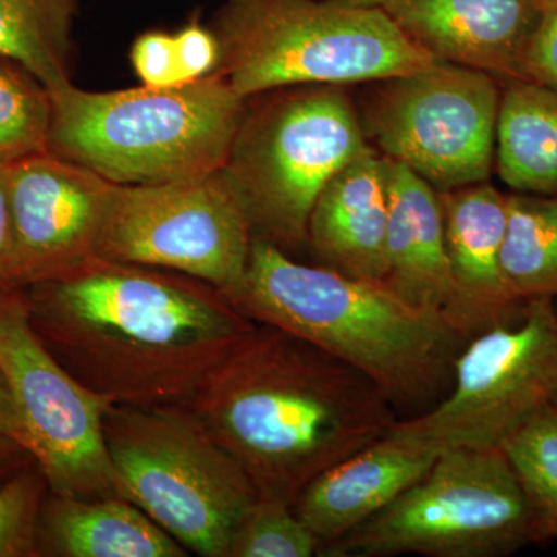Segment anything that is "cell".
I'll list each match as a JSON object with an SVG mask.
<instances>
[{
    "instance_id": "34",
    "label": "cell",
    "mask_w": 557,
    "mask_h": 557,
    "mask_svg": "<svg viewBox=\"0 0 557 557\" xmlns=\"http://www.w3.org/2000/svg\"><path fill=\"white\" fill-rule=\"evenodd\" d=\"M553 406L557 409V398L555 399V403H553Z\"/></svg>"
},
{
    "instance_id": "2",
    "label": "cell",
    "mask_w": 557,
    "mask_h": 557,
    "mask_svg": "<svg viewBox=\"0 0 557 557\" xmlns=\"http://www.w3.org/2000/svg\"><path fill=\"white\" fill-rule=\"evenodd\" d=\"M188 408L236 458L259 497L292 507L322 472L383 438L398 421L394 403L357 369L256 322Z\"/></svg>"
},
{
    "instance_id": "32",
    "label": "cell",
    "mask_w": 557,
    "mask_h": 557,
    "mask_svg": "<svg viewBox=\"0 0 557 557\" xmlns=\"http://www.w3.org/2000/svg\"><path fill=\"white\" fill-rule=\"evenodd\" d=\"M28 454L27 450L22 448L20 443L13 442L10 438L0 437V472L5 469H13L10 465H13V460L16 457L25 456ZM30 456V454H28Z\"/></svg>"
},
{
    "instance_id": "8",
    "label": "cell",
    "mask_w": 557,
    "mask_h": 557,
    "mask_svg": "<svg viewBox=\"0 0 557 557\" xmlns=\"http://www.w3.org/2000/svg\"><path fill=\"white\" fill-rule=\"evenodd\" d=\"M530 544H536L530 508L504 449H450L318 556L500 557Z\"/></svg>"
},
{
    "instance_id": "16",
    "label": "cell",
    "mask_w": 557,
    "mask_h": 557,
    "mask_svg": "<svg viewBox=\"0 0 557 557\" xmlns=\"http://www.w3.org/2000/svg\"><path fill=\"white\" fill-rule=\"evenodd\" d=\"M437 457L435 450L391 429L368 448L322 472L293 508L324 547L383 511L423 478Z\"/></svg>"
},
{
    "instance_id": "33",
    "label": "cell",
    "mask_w": 557,
    "mask_h": 557,
    "mask_svg": "<svg viewBox=\"0 0 557 557\" xmlns=\"http://www.w3.org/2000/svg\"><path fill=\"white\" fill-rule=\"evenodd\" d=\"M341 2L351 3V5L380 7L383 0H341Z\"/></svg>"
},
{
    "instance_id": "35",
    "label": "cell",
    "mask_w": 557,
    "mask_h": 557,
    "mask_svg": "<svg viewBox=\"0 0 557 557\" xmlns=\"http://www.w3.org/2000/svg\"><path fill=\"white\" fill-rule=\"evenodd\" d=\"M555 307H556V310H557V298L555 299Z\"/></svg>"
},
{
    "instance_id": "19",
    "label": "cell",
    "mask_w": 557,
    "mask_h": 557,
    "mask_svg": "<svg viewBox=\"0 0 557 557\" xmlns=\"http://www.w3.org/2000/svg\"><path fill=\"white\" fill-rule=\"evenodd\" d=\"M188 549L123 497L47 494L40 509L38 556L185 557Z\"/></svg>"
},
{
    "instance_id": "12",
    "label": "cell",
    "mask_w": 557,
    "mask_h": 557,
    "mask_svg": "<svg viewBox=\"0 0 557 557\" xmlns=\"http://www.w3.org/2000/svg\"><path fill=\"white\" fill-rule=\"evenodd\" d=\"M251 225L222 172L203 177L116 185L98 258L177 271L222 292L247 270Z\"/></svg>"
},
{
    "instance_id": "15",
    "label": "cell",
    "mask_w": 557,
    "mask_h": 557,
    "mask_svg": "<svg viewBox=\"0 0 557 557\" xmlns=\"http://www.w3.org/2000/svg\"><path fill=\"white\" fill-rule=\"evenodd\" d=\"M446 256L456 298L449 324L465 339L518 321L523 306L509 295L500 270L507 194L487 182L438 193Z\"/></svg>"
},
{
    "instance_id": "6",
    "label": "cell",
    "mask_w": 557,
    "mask_h": 557,
    "mask_svg": "<svg viewBox=\"0 0 557 557\" xmlns=\"http://www.w3.org/2000/svg\"><path fill=\"white\" fill-rule=\"evenodd\" d=\"M368 146L346 87H284L247 100L220 172L255 237L295 251L319 194Z\"/></svg>"
},
{
    "instance_id": "27",
    "label": "cell",
    "mask_w": 557,
    "mask_h": 557,
    "mask_svg": "<svg viewBox=\"0 0 557 557\" xmlns=\"http://www.w3.org/2000/svg\"><path fill=\"white\" fill-rule=\"evenodd\" d=\"M131 61L141 86L171 87L185 84L180 70L175 35L146 32L135 39Z\"/></svg>"
},
{
    "instance_id": "21",
    "label": "cell",
    "mask_w": 557,
    "mask_h": 557,
    "mask_svg": "<svg viewBox=\"0 0 557 557\" xmlns=\"http://www.w3.org/2000/svg\"><path fill=\"white\" fill-rule=\"evenodd\" d=\"M500 270L519 304L557 298V197L507 194Z\"/></svg>"
},
{
    "instance_id": "28",
    "label": "cell",
    "mask_w": 557,
    "mask_h": 557,
    "mask_svg": "<svg viewBox=\"0 0 557 557\" xmlns=\"http://www.w3.org/2000/svg\"><path fill=\"white\" fill-rule=\"evenodd\" d=\"M520 79L557 94V0H544L541 20L523 54Z\"/></svg>"
},
{
    "instance_id": "25",
    "label": "cell",
    "mask_w": 557,
    "mask_h": 557,
    "mask_svg": "<svg viewBox=\"0 0 557 557\" xmlns=\"http://www.w3.org/2000/svg\"><path fill=\"white\" fill-rule=\"evenodd\" d=\"M321 547L292 505L259 497L234 530L228 557H311Z\"/></svg>"
},
{
    "instance_id": "31",
    "label": "cell",
    "mask_w": 557,
    "mask_h": 557,
    "mask_svg": "<svg viewBox=\"0 0 557 557\" xmlns=\"http://www.w3.org/2000/svg\"><path fill=\"white\" fill-rule=\"evenodd\" d=\"M0 437L13 440L21 445V429L14 412L9 384L0 372Z\"/></svg>"
},
{
    "instance_id": "22",
    "label": "cell",
    "mask_w": 557,
    "mask_h": 557,
    "mask_svg": "<svg viewBox=\"0 0 557 557\" xmlns=\"http://www.w3.org/2000/svg\"><path fill=\"white\" fill-rule=\"evenodd\" d=\"M76 0H0V57L57 91L72 84Z\"/></svg>"
},
{
    "instance_id": "14",
    "label": "cell",
    "mask_w": 557,
    "mask_h": 557,
    "mask_svg": "<svg viewBox=\"0 0 557 557\" xmlns=\"http://www.w3.org/2000/svg\"><path fill=\"white\" fill-rule=\"evenodd\" d=\"M544 0H383L395 24L435 61L520 79Z\"/></svg>"
},
{
    "instance_id": "3",
    "label": "cell",
    "mask_w": 557,
    "mask_h": 557,
    "mask_svg": "<svg viewBox=\"0 0 557 557\" xmlns=\"http://www.w3.org/2000/svg\"><path fill=\"white\" fill-rule=\"evenodd\" d=\"M249 321L309 341L372 380L395 408L438 403L468 343L437 311L379 282L311 267L255 237L247 270L223 292Z\"/></svg>"
},
{
    "instance_id": "26",
    "label": "cell",
    "mask_w": 557,
    "mask_h": 557,
    "mask_svg": "<svg viewBox=\"0 0 557 557\" xmlns=\"http://www.w3.org/2000/svg\"><path fill=\"white\" fill-rule=\"evenodd\" d=\"M47 494L49 485L36 463L0 485V557L38 556L40 509Z\"/></svg>"
},
{
    "instance_id": "13",
    "label": "cell",
    "mask_w": 557,
    "mask_h": 557,
    "mask_svg": "<svg viewBox=\"0 0 557 557\" xmlns=\"http://www.w3.org/2000/svg\"><path fill=\"white\" fill-rule=\"evenodd\" d=\"M115 186L49 150L10 163L5 289L42 284L97 259Z\"/></svg>"
},
{
    "instance_id": "11",
    "label": "cell",
    "mask_w": 557,
    "mask_h": 557,
    "mask_svg": "<svg viewBox=\"0 0 557 557\" xmlns=\"http://www.w3.org/2000/svg\"><path fill=\"white\" fill-rule=\"evenodd\" d=\"M0 372L13 399L21 446L50 493L86 500L119 496L102 429L109 401L53 357L33 329L21 289H0Z\"/></svg>"
},
{
    "instance_id": "29",
    "label": "cell",
    "mask_w": 557,
    "mask_h": 557,
    "mask_svg": "<svg viewBox=\"0 0 557 557\" xmlns=\"http://www.w3.org/2000/svg\"><path fill=\"white\" fill-rule=\"evenodd\" d=\"M175 46L183 81L190 83L205 78L218 70L220 44L218 36L194 20L175 33Z\"/></svg>"
},
{
    "instance_id": "10",
    "label": "cell",
    "mask_w": 557,
    "mask_h": 557,
    "mask_svg": "<svg viewBox=\"0 0 557 557\" xmlns=\"http://www.w3.org/2000/svg\"><path fill=\"white\" fill-rule=\"evenodd\" d=\"M556 398L555 299H534L518 321L469 339L454 361L448 394L392 431L438 454L502 448Z\"/></svg>"
},
{
    "instance_id": "7",
    "label": "cell",
    "mask_w": 557,
    "mask_h": 557,
    "mask_svg": "<svg viewBox=\"0 0 557 557\" xmlns=\"http://www.w3.org/2000/svg\"><path fill=\"white\" fill-rule=\"evenodd\" d=\"M102 429L116 494L194 555L228 557L259 493L193 410L109 403Z\"/></svg>"
},
{
    "instance_id": "24",
    "label": "cell",
    "mask_w": 557,
    "mask_h": 557,
    "mask_svg": "<svg viewBox=\"0 0 557 557\" xmlns=\"http://www.w3.org/2000/svg\"><path fill=\"white\" fill-rule=\"evenodd\" d=\"M51 95L32 73L0 57V163L46 152Z\"/></svg>"
},
{
    "instance_id": "5",
    "label": "cell",
    "mask_w": 557,
    "mask_h": 557,
    "mask_svg": "<svg viewBox=\"0 0 557 557\" xmlns=\"http://www.w3.org/2000/svg\"><path fill=\"white\" fill-rule=\"evenodd\" d=\"M215 72L244 100L295 86L370 84L434 62L380 7L341 0H225Z\"/></svg>"
},
{
    "instance_id": "4",
    "label": "cell",
    "mask_w": 557,
    "mask_h": 557,
    "mask_svg": "<svg viewBox=\"0 0 557 557\" xmlns=\"http://www.w3.org/2000/svg\"><path fill=\"white\" fill-rule=\"evenodd\" d=\"M51 95L47 150L115 185H159L222 170L247 100L218 72L171 87Z\"/></svg>"
},
{
    "instance_id": "1",
    "label": "cell",
    "mask_w": 557,
    "mask_h": 557,
    "mask_svg": "<svg viewBox=\"0 0 557 557\" xmlns=\"http://www.w3.org/2000/svg\"><path fill=\"white\" fill-rule=\"evenodd\" d=\"M21 292L53 357L116 405L188 406L255 325L208 282L100 258Z\"/></svg>"
},
{
    "instance_id": "23",
    "label": "cell",
    "mask_w": 557,
    "mask_h": 557,
    "mask_svg": "<svg viewBox=\"0 0 557 557\" xmlns=\"http://www.w3.org/2000/svg\"><path fill=\"white\" fill-rule=\"evenodd\" d=\"M533 520L534 539L557 537V409L548 406L502 445Z\"/></svg>"
},
{
    "instance_id": "17",
    "label": "cell",
    "mask_w": 557,
    "mask_h": 557,
    "mask_svg": "<svg viewBox=\"0 0 557 557\" xmlns=\"http://www.w3.org/2000/svg\"><path fill=\"white\" fill-rule=\"evenodd\" d=\"M387 219V161L369 145L319 194L307 247L329 269L383 284Z\"/></svg>"
},
{
    "instance_id": "30",
    "label": "cell",
    "mask_w": 557,
    "mask_h": 557,
    "mask_svg": "<svg viewBox=\"0 0 557 557\" xmlns=\"http://www.w3.org/2000/svg\"><path fill=\"white\" fill-rule=\"evenodd\" d=\"M11 247L9 164L0 163V289H5Z\"/></svg>"
},
{
    "instance_id": "9",
    "label": "cell",
    "mask_w": 557,
    "mask_h": 557,
    "mask_svg": "<svg viewBox=\"0 0 557 557\" xmlns=\"http://www.w3.org/2000/svg\"><path fill=\"white\" fill-rule=\"evenodd\" d=\"M500 94L485 72L434 61L372 83L357 109L376 152L445 193L493 174Z\"/></svg>"
},
{
    "instance_id": "18",
    "label": "cell",
    "mask_w": 557,
    "mask_h": 557,
    "mask_svg": "<svg viewBox=\"0 0 557 557\" xmlns=\"http://www.w3.org/2000/svg\"><path fill=\"white\" fill-rule=\"evenodd\" d=\"M386 161L388 219L383 285L409 306L437 311L448 319L456 288L446 256L438 193L408 168Z\"/></svg>"
},
{
    "instance_id": "20",
    "label": "cell",
    "mask_w": 557,
    "mask_h": 557,
    "mask_svg": "<svg viewBox=\"0 0 557 557\" xmlns=\"http://www.w3.org/2000/svg\"><path fill=\"white\" fill-rule=\"evenodd\" d=\"M500 86L494 171L515 193L557 197V94L523 79Z\"/></svg>"
}]
</instances>
